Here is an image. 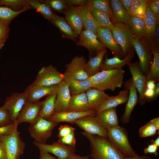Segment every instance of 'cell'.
I'll return each instance as SVG.
<instances>
[{"label": "cell", "mask_w": 159, "mask_h": 159, "mask_svg": "<svg viewBox=\"0 0 159 159\" xmlns=\"http://www.w3.org/2000/svg\"><path fill=\"white\" fill-rule=\"evenodd\" d=\"M75 6L81 16L85 30L92 32L96 35L97 30L100 26L90 9L86 5Z\"/></svg>", "instance_id": "obj_28"}, {"label": "cell", "mask_w": 159, "mask_h": 159, "mask_svg": "<svg viewBox=\"0 0 159 159\" xmlns=\"http://www.w3.org/2000/svg\"><path fill=\"white\" fill-rule=\"evenodd\" d=\"M30 9L28 8L20 11H16L9 7L0 6V23L9 25L12 19L16 16Z\"/></svg>", "instance_id": "obj_38"}, {"label": "cell", "mask_w": 159, "mask_h": 159, "mask_svg": "<svg viewBox=\"0 0 159 159\" xmlns=\"http://www.w3.org/2000/svg\"><path fill=\"white\" fill-rule=\"evenodd\" d=\"M86 62L83 56H76L72 58L69 63L65 64V72L77 79L81 80L87 79L89 77L84 70Z\"/></svg>", "instance_id": "obj_19"}, {"label": "cell", "mask_w": 159, "mask_h": 159, "mask_svg": "<svg viewBox=\"0 0 159 159\" xmlns=\"http://www.w3.org/2000/svg\"><path fill=\"white\" fill-rule=\"evenodd\" d=\"M59 84L51 86H38L30 84L24 92L26 94L27 100L31 102L39 101L43 97L57 93Z\"/></svg>", "instance_id": "obj_17"}, {"label": "cell", "mask_w": 159, "mask_h": 159, "mask_svg": "<svg viewBox=\"0 0 159 159\" xmlns=\"http://www.w3.org/2000/svg\"><path fill=\"white\" fill-rule=\"evenodd\" d=\"M124 89L129 90V97L124 113L121 117L122 122L124 124L129 122L131 114L138 102L137 90L132 82V78L126 81L124 84Z\"/></svg>", "instance_id": "obj_15"}, {"label": "cell", "mask_w": 159, "mask_h": 159, "mask_svg": "<svg viewBox=\"0 0 159 159\" xmlns=\"http://www.w3.org/2000/svg\"><path fill=\"white\" fill-rule=\"evenodd\" d=\"M154 99L157 98L159 95V82L155 84V88L154 89Z\"/></svg>", "instance_id": "obj_60"}, {"label": "cell", "mask_w": 159, "mask_h": 159, "mask_svg": "<svg viewBox=\"0 0 159 159\" xmlns=\"http://www.w3.org/2000/svg\"><path fill=\"white\" fill-rule=\"evenodd\" d=\"M39 150L40 153V159H57L55 157L51 155L49 153L42 150Z\"/></svg>", "instance_id": "obj_55"}, {"label": "cell", "mask_w": 159, "mask_h": 159, "mask_svg": "<svg viewBox=\"0 0 159 159\" xmlns=\"http://www.w3.org/2000/svg\"><path fill=\"white\" fill-rule=\"evenodd\" d=\"M41 106V102H31L27 101L20 111L14 123L18 126L21 123L27 122L30 124L35 123L39 116Z\"/></svg>", "instance_id": "obj_13"}, {"label": "cell", "mask_w": 159, "mask_h": 159, "mask_svg": "<svg viewBox=\"0 0 159 159\" xmlns=\"http://www.w3.org/2000/svg\"><path fill=\"white\" fill-rule=\"evenodd\" d=\"M148 6L159 21V0H149Z\"/></svg>", "instance_id": "obj_48"}, {"label": "cell", "mask_w": 159, "mask_h": 159, "mask_svg": "<svg viewBox=\"0 0 159 159\" xmlns=\"http://www.w3.org/2000/svg\"><path fill=\"white\" fill-rule=\"evenodd\" d=\"M128 65L132 75L133 82L139 93L138 102L141 105H143L146 101L144 96V92L146 88V76L141 72L138 61L131 62Z\"/></svg>", "instance_id": "obj_11"}, {"label": "cell", "mask_w": 159, "mask_h": 159, "mask_svg": "<svg viewBox=\"0 0 159 159\" xmlns=\"http://www.w3.org/2000/svg\"><path fill=\"white\" fill-rule=\"evenodd\" d=\"M68 159H90V156H81L74 153L70 155Z\"/></svg>", "instance_id": "obj_58"}, {"label": "cell", "mask_w": 159, "mask_h": 159, "mask_svg": "<svg viewBox=\"0 0 159 159\" xmlns=\"http://www.w3.org/2000/svg\"><path fill=\"white\" fill-rule=\"evenodd\" d=\"M85 92L90 105L95 110L110 96L104 91L93 88L89 89Z\"/></svg>", "instance_id": "obj_29"}, {"label": "cell", "mask_w": 159, "mask_h": 159, "mask_svg": "<svg viewBox=\"0 0 159 159\" xmlns=\"http://www.w3.org/2000/svg\"><path fill=\"white\" fill-rule=\"evenodd\" d=\"M107 52V49L105 48L98 52L94 56H89L84 68L85 71L89 77L100 72L103 58Z\"/></svg>", "instance_id": "obj_27"}, {"label": "cell", "mask_w": 159, "mask_h": 159, "mask_svg": "<svg viewBox=\"0 0 159 159\" xmlns=\"http://www.w3.org/2000/svg\"><path fill=\"white\" fill-rule=\"evenodd\" d=\"M114 26L111 30L112 35L115 42L121 47L124 57L132 48L131 32L128 26L117 22L113 23Z\"/></svg>", "instance_id": "obj_8"}, {"label": "cell", "mask_w": 159, "mask_h": 159, "mask_svg": "<svg viewBox=\"0 0 159 159\" xmlns=\"http://www.w3.org/2000/svg\"><path fill=\"white\" fill-rule=\"evenodd\" d=\"M28 0H0V6L11 8L16 11H20L25 9H32L29 5Z\"/></svg>", "instance_id": "obj_42"}, {"label": "cell", "mask_w": 159, "mask_h": 159, "mask_svg": "<svg viewBox=\"0 0 159 159\" xmlns=\"http://www.w3.org/2000/svg\"><path fill=\"white\" fill-rule=\"evenodd\" d=\"M75 128L68 125H61L58 128L59 132L57 136L59 138L64 137L75 131Z\"/></svg>", "instance_id": "obj_47"}, {"label": "cell", "mask_w": 159, "mask_h": 159, "mask_svg": "<svg viewBox=\"0 0 159 159\" xmlns=\"http://www.w3.org/2000/svg\"><path fill=\"white\" fill-rule=\"evenodd\" d=\"M79 38L76 42L77 44L87 49L89 52V56H92L94 53L95 55L98 52L106 48L98 39L97 35L92 32L83 30Z\"/></svg>", "instance_id": "obj_9"}, {"label": "cell", "mask_w": 159, "mask_h": 159, "mask_svg": "<svg viewBox=\"0 0 159 159\" xmlns=\"http://www.w3.org/2000/svg\"><path fill=\"white\" fill-rule=\"evenodd\" d=\"M52 9L59 13L63 12L67 8L64 0H41Z\"/></svg>", "instance_id": "obj_43"}, {"label": "cell", "mask_w": 159, "mask_h": 159, "mask_svg": "<svg viewBox=\"0 0 159 159\" xmlns=\"http://www.w3.org/2000/svg\"><path fill=\"white\" fill-rule=\"evenodd\" d=\"M148 1V0H133L129 14L132 16L143 19Z\"/></svg>", "instance_id": "obj_39"}, {"label": "cell", "mask_w": 159, "mask_h": 159, "mask_svg": "<svg viewBox=\"0 0 159 159\" xmlns=\"http://www.w3.org/2000/svg\"><path fill=\"white\" fill-rule=\"evenodd\" d=\"M131 39L139 59L138 64L143 74L146 76L152 62V52L150 47L145 40L135 38L131 34Z\"/></svg>", "instance_id": "obj_6"}, {"label": "cell", "mask_w": 159, "mask_h": 159, "mask_svg": "<svg viewBox=\"0 0 159 159\" xmlns=\"http://www.w3.org/2000/svg\"><path fill=\"white\" fill-rule=\"evenodd\" d=\"M110 3L114 19L113 23L117 22L127 25L128 14L126 10L121 5L118 0H110Z\"/></svg>", "instance_id": "obj_35"}, {"label": "cell", "mask_w": 159, "mask_h": 159, "mask_svg": "<svg viewBox=\"0 0 159 159\" xmlns=\"http://www.w3.org/2000/svg\"><path fill=\"white\" fill-rule=\"evenodd\" d=\"M74 133L75 131L73 132L64 137L59 138L58 142L70 146L75 147L76 139Z\"/></svg>", "instance_id": "obj_46"}, {"label": "cell", "mask_w": 159, "mask_h": 159, "mask_svg": "<svg viewBox=\"0 0 159 159\" xmlns=\"http://www.w3.org/2000/svg\"><path fill=\"white\" fill-rule=\"evenodd\" d=\"M27 101L24 92L14 93L6 98L4 105L14 123L16 121L20 111Z\"/></svg>", "instance_id": "obj_12"}, {"label": "cell", "mask_w": 159, "mask_h": 159, "mask_svg": "<svg viewBox=\"0 0 159 159\" xmlns=\"http://www.w3.org/2000/svg\"><path fill=\"white\" fill-rule=\"evenodd\" d=\"M118 1L129 14L130 8L133 0H118Z\"/></svg>", "instance_id": "obj_54"}, {"label": "cell", "mask_w": 159, "mask_h": 159, "mask_svg": "<svg viewBox=\"0 0 159 159\" xmlns=\"http://www.w3.org/2000/svg\"><path fill=\"white\" fill-rule=\"evenodd\" d=\"M71 97L68 86L64 80L59 84L55 101L54 112L67 111Z\"/></svg>", "instance_id": "obj_18"}, {"label": "cell", "mask_w": 159, "mask_h": 159, "mask_svg": "<svg viewBox=\"0 0 159 159\" xmlns=\"http://www.w3.org/2000/svg\"><path fill=\"white\" fill-rule=\"evenodd\" d=\"M81 134L89 142L90 159H124L107 138L85 131Z\"/></svg>", "instance_id": "obj_1"}, {"label": "cell", "mask_w": 159, "mask_h": 159, "mask_svg": "<svg viewBox=\"0 0 159 159\" xmlns=\"http://www.w3.org/2000/svg\"><path fill=\"white\" fill-rule=\"evenodd\" d=\"M143 20L145 31V40L150 47L159 21L148 6Z\"/></svg>", "instance_id": "obj_24"}, {"label": "cell", "mask_w": 159, "mask_h": 159, "mask_svg": "<svg viewBox=\"0 0 159 159\" xmlns=\"http://www.w3.org/2000/svg\"><path fill=\"white\" fill-rule=\"evenodd\" d=\"M94 118L96 122L106 129L118 125L116 107L104 110L96 115Z\"/></svg>", "instance_id": "obj_21"}, {"label": "cell", "mask_w": 159, "mask_h": 159, "mask_svg": "<svg viewBox=\"0 0 159 159\" xmlns=\"http://www.w3.org/2000/svg\"><path fill=\"white\" fill-rule=\"evenodd\" d=\"M9 25L0 23V50L9 38Z\"/></svg>", "instance_id": "obj_45"}, {"label": "cell", "mask_w": 159, "mask_h": 159, "mask_svg": "<svg viewBox=\"0 0 159 159\" xmlns=\"http://www.w3.org/2000/svg\"><path fill=\"white\" fill-rule=\"evenodd\" d=\"M66 21L72 30L78 35L82 31L83 25L81 16L74 6L67 7L63 12Z\"/></svg>", "instance_id": "obj_25"}, {"label": "cell", "mask_w": 159, "mask_h": 159, "mask_svg": "<svg viewBox=\"0 0 159 159\" xmlns=\"http://www.w3.org/2000/svg\"><path fill=\"white\" fill-rule=\"evenodd\" d=\"M0 159H7L5 148L1 142H0Z\"/></svg>", "instance_id": "obj_56"}, {"label": "cell", "mask_w": 159, "mask_h": 159, "mask_svg": "<svg viewBox=\"0 0 159 159\" xmlns=\"http://www.w3.org/2000/svg\"><path fill=\"white\" fill-rule=\"evenodd\" d=\"M127 23L130 32L135 38L145 40V31L143 19L128 14Z\"/></svg>", "instance_id": "obj_31"}, {"label": "cell", "mask_w": 159, "mask_h": 159, "mask_svg": "<svg viewBox=\"0 0 159 159\" xmlns=\"http://www.w3.org/2000/svg\"><path fill=\"white\" fill-rule=\"evenodd\" d=\"M92 110L90 105L85 92L71 96L67 112H85Z\"/></svg>", "instance_id": "obj_26"}, {"label": "cell", "mask_w": 159, "mask_h": 159, "mask_svg": "<svg viewBox=\"0 0 159 159\" xmlns=\"http://www.w3.org/2000/svg\"><path fill=\"white\" fill-rule=\"evenodd\" d=\"M132 48L124 59H121L117 57L109 59L108 54L105 55V59L103 60L100 68V72L112 69H122L126 65L131 62L134 56V50Z\"/></svg>", "instance_id": "obj_22"}, {"label": "cell", "mask_w": 159, "mask_h": 159, "mask_svg": "<svg viewBox=\"0 0 159 159\" xmlns=\"http://www.w3.org/2000/svg\"><path fill=\"white\" fill-rule=\"evenodd\" d=\"M96 114L95 110H93L82 112L66 111L54 112L49 120L58 123L62 122H67L74 124V121L79 118L89 115L95 116Z\"/></svg>", "instance_id": "obj_23"}, {"label": "cell", "mask_w": 159, "mask_h": 159, "mask_svg": "<svg viewBox=\"0 0 159 159\" xmlns=\"http://www.w3.org/2000/svg\"><path fill=\"white\" fill-rule=\"evenodd\" d=\"M159 129V117L151 120L139 130V135L143 138L153 136L156 134L157 131Z\"/></svg>", "instance_id": "obj_40"}, {"label": "cell", "mask_w": 159, "mask_h": 159, "mask_svg": "<svg viewBox=\"0 0 159 159\" xmlns=\"http://www.w3.org/2000/svg\"><path fill=\"white\" fill-rule=\"evenodd\" d=\"M19 135L16 127L11 133L0 136V142L5 148L7 159H19L23 154L25 143Z\"/></svg>", "instance_id": "obj_4"}, {"label": "cell", "mask_w": 159, "mask_h": 159, "mask_svg": "<svg viewBox=\"0 0 159 159\" xmlns=\"http://www.w3.org/2000/svg\"><path fill=\"white\" fill-rule=\"evenodd\" d=\"M50 22L59 29L63 37L77 41L79 36L72 30L63 17L55 14L54 18Z\"/></svg>", "instance_id": "obj_32"}, {"label": "cell", "mask_w": 159, "mask_h": 159, "mask_svg": "<svg viewBox=\"0 0 159 159\" xmlns=\"http://www.w3.org/2000/svg\"><path fill=\"white\" fill-rule=\"evenodd\" d=\"M64 74L51 64L41 68L32 84L38 86H51L59 84L64 80Z\"/></svg>", "instance_id": "obj_7"}, {"label": "cell", "mask_w": 159, "mask_h": 159, "mask_svg": "<svg viewBox=\"0 0 159 159\" xmlns=\"http://www.w3.org/2000/svg\"><path fill=\"white\" fill-rule=\"evenodd\" d=\"M58 124L39 116L35 123L30 124L28 130L34 141L46 144L48 139L51 136L53 129Z\"/></svg>", "instance_id": "obj_5"}, {"label": "cell", "mask_w": 159, "mask_h": 159, "mask_svg": "<svg viewBox=\"0 0 159 159\" xmlns=\"http://www.w3.org/2000/svg\"><path fill=\"white\" fill-rule=\"evenodd\" d=\"M159 26L158 25L154 34L150 47H159Z\"/></svg>", "instance_id": "obj_51"}, {"label": "cell", "mask_w": 159, "mask_h": 159, "mask_svg": "<svg viewBox=\"0 0 159 159\" xmlns=\"http://www.w3.org/2000/svg\"><path fill=\"white\" fill-rule=\"evenodd\" d=\"M155 82L153 80H149L146 82V87L150 89L154 90L155 86Z\"/></svg>", "instance_id": "obj_59"}, {"label": "cell", "mask_w": 159, "mask_h": 159, "mask_svg": "<svg viewBox=\"0 0 159 159\" xmlns=\"http://www.w3.org/2000/svg\"><path fill=\"white\" fill-rule=\"evenodd\" d=\"M129 90L126 89L120 91L115 96H110V98L103 103L95 110L96 115L106 109L116 107L119 105L127 103L129 97Z\"/></svg>", "instance_id": "obj_30"}, {"label": "cell", "mask_w": 159, "mask_h": 159, "mask_svg": "<svg viewBox=\"0 0 159 159\" xmlns=\"http://www.w3.org/2000/svg\"><path fill=\"white\" fill-rule=\"evenodd\" d=\"M28 3L32 9H36L45 19L50 21L54 18L55 14L46 4L38 0H28Z\"/></svg>", "instance_id": "obj_37"}, {"label": "cell", "mask_w": 159, "mask_h": 159, "mask_svg": "<svg viewBox=\"0 0 159 159\" xmlns=\"http://www.w3.org/2000/svg\"><path fill=\"white\" fill-rule=\"evenodd\" d=\"M74 123L84 131L107 138L106 130L96 122L94 116L89 115L84 116L76 120Z\"/></svg>", "instance_id": "obj_16"}, {"label": "cell", "mask_w": 159, "mask_h": 159, "mask_svg": "<svg viewBox=\"0 0 159 159\" xmlns=\"http://www.w3.org/2000/svg\"><path fill=\"white\" fill-rule=\"evenodd\" d=\"M106 130L107 138L124 158L138 155L130 143L128 133L125 128L118 125Z\"/></svg>", "instance_id": "obj_3"}, {"label": "cell", "mask_w": 159, "mask_h": 159, "mask_svg": "<svg viewBox=\"0 0 159 159\" xmlns=\"http://www.w3.org/2000/svg\"><path fill=\"white\" fill-rule=\"evenodd\" d=\"M64 75V80L68 86L71 96L86 92L92 88L91 82L89 78L83 80H78L65 71Z\"/></svg>", "instance_id": "obj_20"}, {"label": "cell", "mask_w": 159, "mask_h": 159, "mask_svg": "<svg viewBox=\"0 0 159 159\" xmlns=\"http://www.w3.org/2000/svg\"><path fill=\"white\" fill-rule=\"evenodd\" d=\"M158 147L157 145L153 144L149 145L147 148L144 149V152L145 154L154 153L155 156H157L158 154L157 152Z\"/></svg>", "instance_id": "obj_52"}, {"label": "cell", "mask_w": 159, "mask_h": 159, "mask_svg": "<svg viewBox=\"0 0 159 159\" xmlns=\"http://www.w3.org/2000/svg\"><path fill=\"white\" fill-rule=\"evenodd\" d=\"M90 10L93 17L100 27L107 28L110 30L112 29L114 24L107 14L97 9Z\"/></svg>", "instance_id": "obj_41"}, {"label": "cell", "mask_w": 159, "mask_h": 159, "mask_svg": "<svg viewBox=\"0 0 159 159\" xmlns=\"http://www.w3.org/2000/svg\"><path fill=\"white\" fill-rule=\"evenodd\" d=\"M144 96L146 101H149L154 99V90L149 89L146 87L144 92Z\"/></svg>", "instance_id": "obj_53"}, {"label": "cell", "mask_w": 159, "mask_h": 159, "mask_svg": "<svg viewBox=\"0 0 159 159\" xmlns=\"http://www.w3.org/2000/svg\"><path fill=\"white\" fill-rule=\"evenodd\" d=\"M125 71L122 69H112L100 72L89 79L92 88L104 91H115L121 87L124 83Z\"/></svg>", "instance_id": "obj_2"}, {"label": "cell", "mask_w": 159, "mask_h": 159, "mask_svg": "<svg viewBox=\"0 0 159 159\" xmlns=\"http://www.w3.org/2000/svg\"><path fill=\"white\" fill-rule=\"evenodd\" d=\"M86 5L90 10L97 9L104 13L109 16L112 23L114 22L110 0H88Z\"/></svg>", "instance_id": "obj_36"}, {"label": "cell", "mask_w": 159, "mask_h": 159, "mask_svg": "<svg viewBox=\"0 0 159 159\" xmlns=\"http://www.w3.org/2000/svg\"><path fill=\"white\" fill-rule=\"evenodd\" d=\"M18 127L14 123L7 126L0 127V136L7 135L12 133Z\"/></svg>", "instance_id": "obj_49"}, {"label": "cell", "mask_w": 159, "mask_h": 159, "mask_svg": "<svg viewBox=\"0 0 159 159\" xmlns=\"http://www.w3.org/2000/svg\"><path fill=\"white\" fill-rule=\"evenodd\" d=\"M14 123L7 109L4 105L0 107V127Z\"/></svg>", "instance_id": "obj_44"}, {"label": "cell", "mask_w": 159, "mask_h": 159, "mask_svg": "<svg viewBox=\"0 0 159 159\" xmlns=\"http://www.w3.org/2000/svg\"><path fill=\"white\" fill-rule=\"evenodd\" d=\"M151 142L152 143V144H155L158 146L159 147V137H158L156 138V139L154 140H152L151 141Z\"/></svg>", "instance_id": "obj_61"}, {"label": "cell", "mask_w": 159, "mask_h": 159, "mask_svg": "<svg viewBox=\"0 0 159 159\" xmlns=\"http://www.w3.org/2000/svg\"><path fill=\"white\" fill-rule=\"evenodd\" d=\"M33 144L39 150L53 154L57 156V159H68L71 154L75 153L76 149L61 143L57 142L52 143L51 144H42L34 141Z\"/></svg>", "instance_id": "obj_10"}, {"label": "cell", "mask_w": 159, "mask_h": 159, "mask_svg": "<svg viewBox=\"0 0 159 159\" xmlns=\"http://www.w3.org/2000/svg\"><path fill=\"white\" fill-rule=\"evenodd\" d=\"M150 49L153 58L146 76V80L147 81L151 80L158 82L159 80V48L152 47Z\"/></svg>", "instance_id": "obj_34"}, {"label": "cell", "mask_w": 159, "mask_h": 159, "mask_svg": "<svg viewBox=\"0 0 159 159\" xmlns=\"http://www.w3.org/2000/svg\"><path fill=\"white\" fill-rule=\"evenodd\" d=\"M96 35L99 40L111 51L114 57L120 59L124 57L121 47L114 39L110 29L100 27L97 30Z\"/></svg>", "instance_id": "obj_14"}, {"label": "cell", "mask_w": 159, "mask_h": 159, "mask_svg": "<svg viewBox=\"0 0 159 159\" xmlns=\"http://www.w3.org/2000/svg\"><path fill=\"white\" fill-rule=\"evenodd\" d=\"M57 93L47 96L45 100L41 102V106L39 116L43 119L49 120L54 112L55 101Z\"/></svg>", "instance_id": "obj_33"}, {"label": "cell", "mask_w": 159, "mask_h": 159, "mask_svg": "<svg viewBox=\"0 0 159 159\" xmlns=\"http://www.w3.org/2000/svg\"><path fill=\"white\" fill-rule=\"evenodd\" d=\"M67 7L70 6L85 5L87 0H64Z\"/></svg>", "instance_id": "obj_50"}, {"label": "cell", "mask_w": 159, "mask_h": 159, "mask_svg": "<svg viewBox=\"0 0 159 159\" xmlns=\"http://www.w3.org/2000/svg\"><path fill=\"white\" fill-rule=\"evenodd\" d=\"M124 159H154L146 154L142 156L138 155L131 157H125Z\"/></svg>", "instance_id": "obj_57"}]
</instances>
